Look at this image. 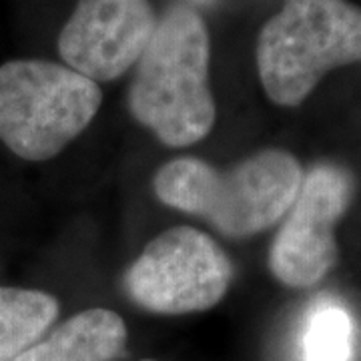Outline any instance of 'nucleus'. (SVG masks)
<instances>
[{
	"label": "nucleus",
	"mask_w": 361,
	"mask_h": 361,
	"mask_svg": "<svg viewBox=\"0 0 361 361\" xmlns=\"http://www.w3.org/2000/svg\"><path fill=\"white\" fill-rule=\"evenodd\" d=\"M355 63H361V8L348 0H285L259 32V78L281 106H297L323 75Z\"/></svg>",
	"instance_id": "nucleus-3"
},
{
	"label": "nucleus",
	"mask_w": 361,
	"mask_h": 361,
	"mask_svg": "<svg viewBox=\"0 0 361 361\" xmlns=\"http://www.w3.org/2000/svg\"><path fill=\"white\" fill-rule=\"evenodd\" d=\"M351 179L336 165H319L303 177L269 253L271 273L289 287L319 283L336 265L334 227L345 213Z\"/></svg>",
	"instance_id": "nucleus-6"
},
{
	"label": "nucleus",
	"mask_w": 361,
	"mask_h": 361,
	"mask_svg": "<svg viewBox=\"0 0 361 361\" xmlns=\"http://www.w3.org/2000/svg\"><path fill=\"white\" fill-rule=\"evenodd\" d=\"M59 315V301L44 291L0 287V361H14L42 337Z\"/></svg>",
	"instance_id": "nucleus-9"
},
{
	"label": "nucleus",
	"mask_w": 361,
	"mask_h": 361,
	"mask_svg": "<svg viewBox=\"0 0 361 361\" xmlns=\"http://www.w3.org/2000/svg\"><path fill=\"white\" fill-rule=\"evenodd\" d=\"M142 361H153V360H142Z\"/></svg>",
	"instance_id": "nucleus-12"
},
{
	"label": "nucleus",
	"mask_w": 361,
	"mask_h": 361,
	"mask_svg": "<svg viewBox=\"0 0 361 361\" xmlns=\"http://www.w3.org/2000/svg\"><path fill=\"white\" fill-rule=\"evenodd\" d=\"M209 30L191 6H171L139 56L129 111L169 147H189L215 125L209 87Z\"/></svg>",
	"instance_id": "nucleus-1"
},
{
	"label": "nucleus",
	"mask_w": 361,
	"mask_h": 361,
	"mask_svg": "<svg viewBox=\"0 0 361 361\" xmlns=\"http://www.w3.org/2000/svg\"><path fill=\"white\" fill-rule=\"evenodd\" d=\"M127 348V325L111 310L80 311L14 361H115Z\"/></svg>",
	"instance_id": "nucleus-8"
},
{
	"label": "nucleus",
	"mask_w": 361,
	"mask_h": 361,
	"mask_svg": "<svg viewBox=\"0 0 361 361\" xmlns=\"http://www.w3.org/2000/svg\"><path fill=\"white\" fill-rule=\"evenodd\" d=\"M301 183L295 157L269 149L227 171L180 157L157 171L153 189L165 205L203 217L223 235L249 237L283 217Z\"/></svg>",
	"instance_id": "nucleus-2"
},
{
	"label": "nucleus",
	"mask_w": 361,
	"mask_h": 361,
	"mask_svg": "<svg viewBox=\"0 0 361 361\" xmlns=\"http://www.w3.org/2000/svg\"><path fill=\"white\" fill-rule=\"evenodd\" d=\"M191 2H195V4H205V6H209V4H213V2H217V0H191Z\"/></svg>",
	"instance_id": "nucleus-11"
},
{
	"label": "nucleus",
	"mask_w": 361,
	"mask_h": 361,
	"mask_svg": "<svg viewBox=\"0 0 361 361\" xmlns=\"http://www.w3.org/2000/svg\"><path fill=\"white\" fill-rule=\"evenodd\" d=\"M231 277V261L209 235L173 227L142 249L125 275V289L142 310L183 315L215 307Z\"/></svg>",
	"instance_id": "nucleus-5"
},
{
	"label": "nucleus",
	"mask_w": 361,
	"mask_h": 361,
	"mask_svg": "<svg viewBox=\"0 0 361 361\" xmlns=\"http://www.w3.org/2000/svg\"><path fill=\"white\" fill-rule=\"evenodd\" d=\"M103 94L92 78L51 61L0 66V141L25 161H49L90 125Z\"/></svg>",
	"instance_id": "nucleus-4"
},
{
	"label": "nucleus",
	"mask_w": 361,
	"mask_h": 361,
	"mask_svg": "<svg viewBox=\"0 0 361 361\" xmlns=\"http://www.w3.org/2000/svg\"><path fill=\"white\" fill-rule=\"evenodd\" d=\"M157 20L149 0H78L59 35L61 59L94 82L118 78L139 61Z\"/></svg>",
	"instance_id": "nucleus-7"
},
{
	"label": "nucleus",
	"mask_w": 361,
	"mask_h": 361,
	"mask_svg": "<svg viewBox=\"0 0 361 361\" xmlns=\"http://www.w3.org/2000/svg\"><path fill=\"white\" fill-rule=\"evenodd\" d=\"M353 325L339 305H322L311 315L305 331V361L351 360Z\"/></svg>",
	"instance_id": "nucleus-10"
}]
</instances>
